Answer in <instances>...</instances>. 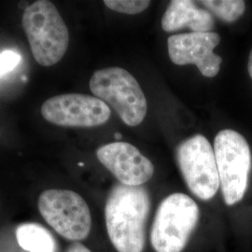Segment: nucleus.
<instances>
[{"label": "nucleus", "mask_w": 252, "mask_h": 252, "mask_svg": "<svg viewBox=\"0 0 252 252\" xmlns=\"http://www.w3.org/2000/svg\"><path fill=\"white\" fill-rule=\"evenodd\" d=\"M151 209L142 186L117 184L108 194L105 220L108 237L118 252H143L145 227Z\"/></svg>", "instance_id": "nucleus-1"}, {"label": "nucleus", "mask_w": 252, "mask_h": 252, "mask_svg": "<svg viewBox=\"0 0 252 252\" xmlns=\"http://www.w3.org/2000/svg\"><path fill=\"white\" fill-rule=\"evenodd\" d=\"M22 25L36 63L52 66L63 58L69 42L68 29L51 1L38 0L27 6Z\"/></svg>", "instance_id": "nucleus-2"}, {"label": "nucleus", "mask_w": 252, "mask_h": 252, "mask_svg": "<svg viewBox=\"0 0 252 252\" xmlns=\"http://www.w3.org/2000/svg\"><path fill=\"white\" fill-rule=\"evenodd\" d=\"M200 211L188 195L172 193L162 200L153 220L151 242L156 252H182L197 225Z\"/></svg>", "instance_id": "nucleus-3"}, {"label": "nucleus", "mask_w": 252, "mask_h": 252, "mask_svg": "<svg viewBox=\"0 0 252 252\" xmlns=\"http://www.w3.org/2000/svg\"><path fill=\"white\" fill-rule=\"evenodd\" d=\"M95 97L115 109L129 126L140 125L147 114V100L135 77L121 67L96 70L90 80Z\"/></svg>", "instance_id": "nucleus-4"}, {"label": "nucleus", "mask_w": 252, "mask_h": 252, "mask_svg": "<svg viewBox=\"0 0 252 252\" xmlns=\"http://www.w3.org/2000/svg\"><path fill=\"white\" fill-rule=\"evenodd\" d=\"M214 153L220 186L227 206L240 202L248 189L252 153L248 141L238 132L225 129L218 133Z\"/></svg>", "instance_id": "nucleus-5"}, {"label": "nucleus", "mask_w": 252, "mask_h": 252, "mask_svg": "<svg viewBox=\"0 0 252 252\" xmlns=\"http://www.w3.org/2000/svg\"><path fill=\"white\" fill-rule=\"evenodd\" d=\"M37 207L46 222L63 238L81 241L90 234V209L79 193L69 189H46L38 196Z\"/></svg>", "instance_id": "nucleus-6"}, {"label": "nucleus", "mask_w": 252, "mask_h": 252, "mask_svg": "<svg viewBox=\"0 0 252 252\" xmlns=\"http://www.w3.org/2000/svg\"><path fill=\"white\" fill-rule=\"evenodd\" d=\"M180 172L189 190L199 199L208 201L220 188L214 149L202 135L190 136L177 149Z\"/></svg>", "instance_id": "nucleus-7"}, {"label": "nucleus", "mask_w": 252, "mask_h": 252, "mask_svg": "<svg viewBox=\"0 0 252 252\" xmlns=\"http://www.w3.org/2000/svg\"><path fill=\"white\" fill-rule=\"evenodd\" d=\"M41 114L54 126L88 128L106 124L111 111L95 96L65 94L46 100L41 106Z\"/></svg>", "instance_id": "nucleus-8"}, {"label": "nucleus", "mask_w": 252, "mask_h": 252, "mask_svg": "<svg viewBox=\"0 0 252 252\" xmlns=\"http://www.w3.org/2000/svg\"><path fill=\"white\" fill-rule=\"evenodd\" d=\"M220 42L215 32H190L172 35L167 39L168 54L178 65L195 64L201 74L213 78L220 71L222 58L214 54Z\"/></svg>", "instance_id": "nucleus-9"}, {"label": "nucleus", "mask_w": 252, "mask_h": 252, "mask_svg": "<svg viewBox=\"0 0 252 252\" xmlns=\"http://www.w3.org/2000/svg\"><path fill=\"white\" fill-rule=\"evenodd\" d=\"M99 162L121 184L141 186L152 179L154 166L135 146L126 142L103 145L96 151Z\"/></svg>", "instance_id": "nucleus-10"}, {"label": "nucleus", "mask_w": 252, "mask_h": 252, "mask_svg": "<svg viewBox=\"0 0 252 252\" xmlns=\"http://www.w3.org/2000/svg\"><path fill=\"white\" fill-rule=\"evenodd\" d=\"M162 29L174 32L189 28L192 32H211L214 19L207 9H201L189 0H173L162 18Z\"/></svg>", "instance_id": "nucleus-11"}, {"label": "nucleus", "mask_w": 252, "mask_h": 252, "mask_svg": "<svg viewBox=\"0 0 252 252\" xmlns=\"http://www.w3.org/2000/svg\"><path fill=\"white\" fill-rule=\"evenodd\" d=\"M19 246L28 252H55L54 235L37 223H24L16 229Z\"/></svg>", "instance_id": "nucleus-12"}, {"label": "nucleus", "mask_w": 252, "mask_h": 252, "mask_svg": "<svg viewBox=\"0 0 252 252\" xmlns=\"http://www.w3.org/2000/svg\"><path fill=\"white\" fill-rule=\"evenodd\" d=\"M200 3L226 23H233L245 12L246 3L243 0H203Z\"/></svg>", "instance_id": "nucleus-13"}, {"label": "nucleus", "mask_w": 252, "mask_h": 252, "mask_svg": "<svg viewBox=\"0 0 252 252\" xmlns=\"http://www.w3.org/2000/svg\"><path fill=\"white\" fill-rule=\"evenodd\" d=\"M104 4L108 9L126 14H137L147 9L151 2L149 0H106Z\"/></svg>", "instance_id": "nucleus-14"}, {"label": "nucleus", "mask_w": 252, "mask_h": 252, "mask_svg": "<svg viewBox=\"0 0 252 252\" xmlns=\"http://www.w3.org/2000/svg\"><path fill=\"white\" fill-rule=\"evenodd\" d=\"M21 61L22 56L15 51L7 50L0 52V77L15 69Z\"/></svg>", "instance_id": "nucleus-15"}, {"label": "nucleus", "mask_w": 252, "mask_h": 252, "mask_svg": "<svg viewBox=\"0 0 252 252\" xmlns=\"http://www.w3.org/2000/svg\"><path fill=\"white\" fill-rule=\"evenodd\" d=\"M66 252H92L88 248H86L84 245L76 242L72 244L71 246H69V248L67 249Z\"/></svg>", "instance_id": "nucleus-16"}, {"label": "nucleus", "mask_w": 252, "mask_h": 252, "mask_svg": "<svg viewBox=\"0 0 252 252\" xmlns=\"http://www.w3.org/2000/svg\"><path fill=\"white\" fill-rule=\"evenodd\" d=\"M248 70H249V74L252 79V50L250 54V57H249V62H248Z\"/></svg>", "instance_id": "nucleus-17"}, {"label": "nucleus", "mask_w": 252, "mask_h": 252, "mask_svg": "<svg viewBox=\"0 0 252 252\" xmlns=\"http://www.w3.org/2000/svg\"><path fill=\"white\" fill-rule=\"evenodd\" d=\"M114 137H115L116 139H121V138L123 137V135H122V134H120V133H115V134H114Z\"/></svg>", "instance_id": "nucleus-18"}, {"label": "nucleus", "mask_w": 252, "mask_h": 252, "mask_svg": "<svg viewBox=\"0 0 252 252\" xmlns=\"http://www.w3.org/2000/svg\"><path fill=\"white\" fill-rule=\"evenodd\" d=\"M23 81H25V82L27 81V76H23Z\"/></svg>", "instance_id": "nucleus-19"}, {"label": "nucleus", "mask_w": 252, "mask_h": 252, "mask_svg": "<svg viewBox=\"0 0 252 252\" xmlns=\"http://www.w3.org/2000/svg\"><path fill=\"white\" fill-rule=\"evenodd\" d=\"M79 165H81V166H83V165H84V163H82V162H79Z\"/></svg>", "instance_id": "nucleus-20"}]
</instances>
